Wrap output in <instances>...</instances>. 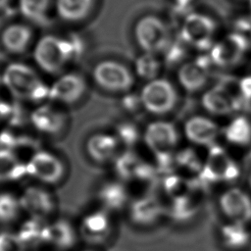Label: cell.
Segmentation results:
<instances>
[{
    "mask_svg": "<svg viewBox=\"0 0 251 251\" xmlns=\"http://www.w3.org/2000/svg\"><path fill=\"white\" fill-rule=\"evenodd\" d=\"M209 63L195 59L183 63L177 71L179 84L188 92H196L203 88L209 78Z\"/></svg>",
    "mask_w": 251,
    "mask_h": 251,
    "instance_id": "ffe728a7",
    "label": "cell"
},
{
    "mask_svg": "<svg viewBox=\"0 0 251 251\" xmlns=\"http://www.w3.org/2000/svg\"><path fill=\"white\" fill-rule=\"evenodd\" d=\"M31 25L25 22H15L5 25L0 32V45L10 55L20 56L31 49L34 44Z\"/></svg>",
    "mask_w": 251,
    "mask_h": 251,
    "instance_id": "9a60e30c",
    "label": "cell"
},
{
    "mask_svg": "<svg viewBox=\"0 0 251 251\" xmlns=\"http://www.w3.org/2000/svg\"><path fill=\"white\" fill-rule=\"evenodd\" d=\"M0 251H30L17 232L0 231Z\"/></svg>",
    "mask_w": 251,
    "mask_h": 251,
    "instance_id": "836d02e7",
    "label": "cell"
},
{
    "mask_svg": "<svg viewBox=\"0 0 251 251\" xmlns=\"http://www.w3.org/2000/svg\"><path fill=\"white\" fill-rule=\"evenodd\" d=\"M165 190L174 201L184 198L189 195L190 183L182 176L173 175L168 176L164 182Z\"/></svg>",
    "mask_w": 251,
    "mask_h": 251,
    "instance_id": "d6a6232c",
    "label": "cell"
},
{
    "mask_svg": "<svg viewBox=\"0 0 251 251\" xmlns=\"http://www.w3.org/2000/svg\"><path fill=\"white\" fill-rule=\"evenodd\" d=\"M202 105L212 114L227 115L234 110L235 100L225 87L215 86L204 93Z\"/></svg>",
    "mask_w": 251,
    "mask_h": 251,
    "instance_id": "d4e9b609",
    "label": "cell"
},
{
    "mask_svg": "<svg viewBox=\"0 0 251 251\" xmlns=\"http://www.w3.org/2000/svg\"><path fill=\"white\" fill-rule=\"evenodd\" d=\"M78 236L88 244L105 242L112 232V220L109 212L102 208L85 214L77 228Z\"/></svg>",
    "mask_w": 251,
    "mask_h": 251,
    "instance_id": "5bb4252c",
    "label": "cell"
},
{
    "mask_svg": "<svg viewBox=\"0 0 251 251\" xmlns=\"http://www.w3.org/2000/svg\"><path fill=\"white\" fill-rule=\"evenodd\" d=\"M23 213L19 195L11 191H0V225H11Z\"/></svg>",
    "mask_w": 251,
    "mask_h": 251,
    "instance_id": "f1b7e54d",
    "label": "cell"
},
{
    "mask_svg": "<svg viewBox=\"0 0 251 251\" xmlns=\"http://www.w3.org/2000/svg\"><path fill=\"white\" fill-rule=\"evenodd\" d=\"M248 48L246 38L240 33H229L212 45L210 59L220 67H231L238 64Z\"/></svg>",
    "mask_w": 251,
    "mask_h": 251,
    "instance_id": "7c38bea8",
    "label": "cell"
},
{
    "mask_svg": "<svg viewBox=\"0 0 251 251\" xmlns=\"http://www.w3.org/2000/svg\"><path fill=\"white\" fill-rule=\"evenodd\" d=\"M13 0H0V13L8 10V8L11 6Z\"/></svg>",
    "mask_w": 251,
    "mask_h": 251,
    "instance_id": "d590c367",
    "label": "cell"
},
{
    "mask_svg": "<svg viewBox=\"0 0 251 251\" xmlns=\"http://www.w3.org/2000/svg\"><path fill=\"white\" fill-rule=\"evenodd\" d=\"M143 163L131 152L119 154L115 159V170L117 174L126 179L136 177Z\"/></svg>",
    "mask_w": 251,
    "mask_h": 251,
    "instance_id": "4dcf8cb0",
    "label": "cell"
},
{
    "mask_svg": "<svg viewBox=\"0 0 251 251\" xmlns=\"http://www.w3.org/2000/svg\"><path fill=\"white\" fill-rule=\"evenodd\" d=\"M97 199L101 208L107 212L122 209L126 200L127 192L119 181H106L97 191Z\"/></svg>",
    "mask_w": 251,
    "mask_h": 251,
    "instance_id": "484cf974",
    "label": "cell"
},
{
    "mask_svg": "<svg viewBox=\"0 0 251 251\" xmlns=\"http://www.w3.org/2000/svg\"><path fill=\"white\" fill-rule=\"evenodd\" d=\"M139 102L151 114H168L176 105V89L167 78L157 77L151 79L142 87L139 93Z\"/></svg>",
    "mask_w": 251,
    "mask_h": 251,
    "instance_id": "8992f818",
    "label": "cell"
},
{
    "mask_svg": "<svg viewBox=\"0 0 251 251\" xmlns=\"http://www.w3.org/2000/svg\"><path fill=\"white\" fill-rule=\"evenodd\" d=\"M247 161H248V163H249V165H250V167H251V151L249 152V154H248V156H247Z\"/></svg>",
    "mask_w": 251,
    "mask_h": 251,
    "instance_id": "f35d334b",
    "label": "cell"
},
{
    "mask_svg": "<svg viewBox=\"0 0 251 251\" xmlns=\"http://www.w3.org/2000/svg\"><path fill=\"white\" fill-rule=\"evenodd\" d=\"M78 237L77 229L67 219H56L47 222L45 229V244L60 250L66 251L72 249Z\"/></svg>",
    "mask_w": 251,
    "mask_h": 251,
    "instance_id": "e0dca14e",
    "label": "cell"
},
{
    "mask_svg": "<svg viewBox=\"0 0 251 251\" xmlns=\"http://www.w3.org/2000/svg\"><path fill=\"white\" fill-rule=\"evenodd\" d=\"M96 0H54V14L67 24H79L93 12Z\"/></svg>",
    "mask_w": 251,
    "mask_h": 251,
    "instance_id": "44dd1931",
    "label": "cell"
},
{
    "mask_svg": "<svg viewBox=\"0 0 251 251\" xmlns=\"http://www.w3.org/2000/svg\"><path fill=\"white\" fill-rule=\"evenodd\" d=\"M225 138L233 145L244 146L251 142V123L245 117L234 118L224 129Z\"/></svg>",
    "mask_w": 251,
    "mask_h": 251,
    "instance_id": "83f0119b",
    "label": "cell"
},
{
    "mask_svg": "<svg viewBox=\"0 0 251 251\" xmlns=\"http://www.w3.org/2000/svg\"><path fill=\"white\" fill-rule=\"evenodd\" d=\"M116 137L120 143L130 145L136 140L137 131L133 126L128 124H123L118 126Z\"/></svg>",
    "mask_w": 251,
    "mask_h": 251,
    "instance_id": "e575fe53",
    "label": "cell"
},
{
    "mask_svg": "<svg viewBox=\"0 0 251 251\" xmlns=\"http://www.w3.org/2000/svg\"><path fill=\"white\" fill-rule=\"evenodd\" d=\"M144 141L149 150L161 160H169L174 155L178 141L176 126L167 121L150 123L144 131Z\"/></svg>",
    "mask_w": 251,
    "mask_h": 251,
    "instance_id": "ba28073f",
    "label": "cell"
},
{
    "mask_svg": "<svg viewBox=\"0 0 251 251\" xmlns=\"http://www.w3.org/2000/svg\"><path fill=\"white\" fill-rule=\"evenodd\" d=\"M4 112H6V110H5V107H4L3 105H1V103H0V119L3 117V115H4Z\"/></svg>",
    "mask_w": 251,
    "mask_h": 251,
    "instance_id": "74e56055",
    "label": "cell"
},
{
    "mask_svg": "<svg viewBox=\"0 0 251 251\" xmlns=\"http://www.w3.org/2000/svg\"><path fill=\"white\" fill-rule=\"evenodd\" d=\"M134 38L143 53L164 52L170 42V32L166 23L154 15L141 17L134 25Z\"/></svg>",
    "mask_w": 251,
    "mask_h": 251,
    "instance_id": "277c9868",
    "label": "cell"
},
{
    "mask_svg": "<svg viewBox=\"0 0 251 251\" xmlns=\"http://www.w3.org/2000/svg\"><path fill=\"white\" fill-rule=\"evenodd\" d=\"M238 175V166L226 150L220 146H211L201 176L213 181H230L235 179Z\"/></svg>",
    "mask_w": 251,
    "mask_h": 251,
    "instance_id": "2e32d148",
    "label": "cell"
},
{
    "mask_svg": "<svg viewBox=\"0 0 251 251\" xmlns=\"http://www.w3.org/2000/svg\"><path fill=\"white\" fill-rule=\"evenodd\" d=\"M68 115L63 106L46 101L36 105L30 113L29 121L32 127L44 135L56 136L68 126Z\"/></svg>",
    "mask_w": 251,
    "mask_h": 251,
    "instance_id": "30bf717a",
    "label": "cell"
},
{
    "mask_svg": "<svg viewBox=\"0 0 251 251\" xmlns=\"http://www.w3.org/2000/svg\"><path fill=\"white\" fill-rule=\"evenodd\" d=\"M87 89L85 76L79 72L68 70L49 83L48 101L63 107L73 106L85 96Z\"/></svg>",
    "mask_w": 251,
    "mask_h": 251,
    "instance_id": "5b68a950",
    "label": "cell"
},
{
    "mask_svg": "<svg viewBox=\"0 0 251 251\" xmlns=\"http://www.w3.org/2000/svg\"><path fill=\"white\" fill-rule=\"evenodd\" d=\"M223 242L229 248L238 249L244 247L249 240V233L246 226L229 222L221 229Z\"/></svg>",
    "mask_w": 251,
    "mask_h": 251,
    "instance_id": "f546056e",
    "label": "cell"
},
{
    "mask_svg": "<svg viewBox=\"0 0 251 251\" xmlns=\"http://www.w3.org/2000/svg\"><path fill=\"white\" fill-rule=\"evenodd\" d=\"M186 138L200 146H213L220 134L219 126L204 116H193L184 124Z\"/></svg>",
    "mask_w": 251,
    "mask_h": 251,
    "instance_id": "ac0fdd59",
    "label": "cell"
},
{
    "mask_svg": "<svg viewBox=\"0 0 251 251\" xmlns=\"http://www.w3.org/2000/svg\"><path fill=\"white\" fill-rule=\"evenodd\" d=\"M1 80L11 96L17 99L36 105L48 101L49 84L31 65L23 62L9 63L2 72Z\"/></svg>",
    "mask_w": 251,
    "mask_h": 251,
    "instance_id": "7a4b0ae2",
    "label": "cell"
},
{
    "mask_svg": "<svg viewBox=\"0 0 251 251\" xmlns=\"http://www.w3.org/2000/svg\"><path fill=\"white\" fill-rule=\"evenodd\" d=\"M48 221L28 217L16 231L26 247L31 250L45 244V229Z\"/></svg>",
    "mask_w": 251,
    "mask_h": 251,
    "instance_id": "4316f807",
    "label": "cell"
},
{
    "mask_svg": "<svg viewBox=\"0 0 251 251\" xmlns=\"http://www.w3.org/2000/svg\"><path fill=\"white\" fill-rule=\"evenodd\" d=\"M26 175L42 185L59 183L66 175L64 161L49 150L38 149L25 163Z\"/></svg>",
    "mask_w": 251,
    "mask_h": 251,
    "instance_id": "52a82bcc",
    "label": "cell"
},
{
    "mask_svg": "<svg viewBox=\"0 0 251 251\" xmlns=\"http://www.w3.org/2000/svg\"><path fill=\"white\" fill-rule=\"evenodd\" d=\"M219 206L231 223L246 226L251 222V198L241 188L231 187L224 191L219 198Z\"/></svg>",
    "mask_w": 251,
    "mask_h": 251,
    "instance_id": "4fadbf2b",
    "label": "cell"
},
{
    "mask_svg": "<svg viewBox=\"0 0 251 251\" xmlns=\"http://www.w3.org/2000/svg\"><path fill=\"white\" fill-rule=\"evenodd\" d=\"M25 163L10 149H0V184L17 182L26 176Z\"/></svg>",
    "mask_w": 251,
    "mask_h": 251,
    "instance_id": "cb8c5ba5",
    "label": "cell"
},
{
    "mask_svg": "<svg viewBox=\"0 0 251 251\" xmlns=\"http://www.w3.org/2000/svg\"><path fill=\"white\" fill-rule=\"evenodd\" d=\"M91 79L99 88L114 93L128 91L134 83L132 72L124 63L112 59L96 63L91 71Z\"/></svg>",
    "mask_w": 251,
    "mask_h": 251,
    "instance_id": "3957f363",
    "label": "cell"
},
{
    "mask_svg": "<svg viewBox=\"0 0 251 251\" xmlns=\"http://www.w3.org/2000/svg\"><path fill=\"white\" fill-rule=\"evenodd\" d=\"M17 10L29 25L45 24L54 13V0H17Z\"/></svg>",
    "mask_w": 251,
    "mask_h": 251,
    "instance_id": "7402d4cb",
    "label": "cell"
},
{
    "mask_svg": "<svg viewBox=\"0 0 251 251\" xmlns=\"http://www.w3.org/2000/svg\"><path fill=\"white\" fill-rule=\"evenodd\" d=\"M119 146L120 142L116 135L96 132L87 138L85 150L91 160L99 164H105L116 159L119 155Z\"/></svg>",
    "mask_w": 251,
    "mask_h": 251,
    "instance_id": "d6986e66",
    "label": "cell"
},
{
    "mask_svg": "<svg viewBox=\"0 0 251 251\" xmlns=\"http://www.w3.org/2000/svg\"><path fill=\"white\" fill-rule=\"evenodd\" d=\"M216 27L211 17L201 13H191L182 22L181 38L183 42L195 48H208L214 44Z\"/></svg>",
    "mask_w": 251,
    "mask_h": 251,
    "instance_id": "8fae6325",
    "label": "cell"
},
{
    "mask_svg": "<svg viewBox=\"0 0 251 251\" xmlns=\"http://www.w3.org/2000/svg\"><path fill=\"white\" fill-rule=\"evenodd\" d=\"M175 1H176L180 6H184L186 3H189V2H191L192 0H175Z\"/></svg>",
    "mask_w": 251,
    "mask_h": 251,
    "instance_id": "8d00e7d4",
    "label": "cell"
},
{
    "mask_svg": "<svg viewBox=\"0 0 251 251\" xmlns=\"http://www.w3.org/2000/svg\"><path fill=\"white\" fill-rule=\"evenodd\" d=\"M19 197L23 213L30 218L47 221L57 208L56 197L42 184L26 186Z\"/></svg>",
    "mask_w": 251,
    "mask_h": 251,
    "instance_id": "9c48e42d",
    "label": "cell"
},
{
    "mask_svg": "<svg viewBox=\"0 0 251 251\" xmlns=\"http://www.w3.org/2000/svg\"><path fill=\"white\" fill-rule=\"evenodd\" d=\"M83 251H95V250H93V249H86V250H83Z\"/></svg>",
    "mask_w": 251,
    "mask_h": 251,
    "instance_id": "60d3db41",
    "label": "cell"
},
{
    "mask_svg": "<svg viewBox=\"0 0 251 251\" xmlns=\"http://www.w3.org/2000/svg\"><path fill=\"white\" fill-rule=\"evenodd\" d=\"M248 183H249V185H250V187H251V171H250V174H249V176H248Z\"/></svg>",
    "mask_w": 251,
    "mask_h": 251,
    "instance_id": "ab89813d",
    "label": "cell"
},
{
    "mask_svg": "<svg viewBox=\"0 0 251 251\" xmlns=\"http://www.w3.org/2000/svg\"><path fill=\"white\" fill-rule=\"evenodd\" d=\"M163 208L156 197L144 196L130 206V217L133 223L140 226L154 224L162 215Z\"/></svg>",
    "mask_w": 251,
    "mask_h": 251,
    "instance_id": "603a6c76",
    "label": "cell"
},
{
    "mask_svg": "<svg viewBox=\"0 0 251 251\" xmlns=\"http://www.w3.org/2000/svg\"><path fill=\"white\" fill-rule=\"evenodd\" d=\"M34 67L43 74L57 76L68 71L79 55L72 36L45 33L35 39L31 48Z\"/></svg>",
    "mask_w": 251,
    "mask_h": 251,
    "instance_id": "6da1fadb",
    "label": "cell"
},
{
    "mask_svg": "<svg viewBox=\"0 0 251 251\" xmlns=\"http://www.w3.org/2000/svg\"><path fill=\"white\" fill-rule=\"evenodd\" d=\"M162 64L159 61V58L155 54L143 53L140 57L137 58L135 64L136 74L146 79L147 81L159 77Z\"/></svg>",
    "mask_w": 251,
    "mask_h": 251,
    "instance_id": "1f68e13d",
    "label": "cell"
}]
</instances>
